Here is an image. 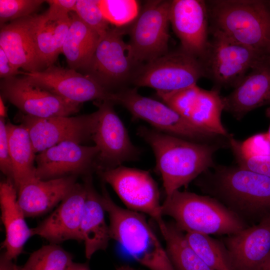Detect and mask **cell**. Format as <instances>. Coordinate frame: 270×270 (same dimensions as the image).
Masks as SVG:
<instances>
[{
  "label": "cell",
  "mask_w": 270,
  "mask_h": 270,
  "mask_svg": "<svg viewBox=\"0 0 270 270\" xmlns=\"http://www.w3.org/2000/svg\"><path fill=\"white\" fill-rule=\"evenodd\" d=\"M268 4H269V5H270V1L268 2Z\"/></svg>",
  "instance_id": "obj_46"
},
{
  "label": "cell",
  "mask_w": 270,
  "mask_h": 270,
  "mask_svg": "<svg viewBox=\"0 0 270 270\" xmlns=\"http://www.w3.org/2000/svg\"><path fill=\"white\" fill-rule=\"evenodd\" d=\"M0 116L5 118L7 116V110L3 100V98L0 96Z\"/></svg>",
  "instance_id": "obj_41"
},
{
  "label": "cell",
  "mask_w": 270,
  "mask_h": 270,
  "mask_svg": "<svg viewBox=\"0 0 270 270\" xmlns=\"http://www.w3.org/2000/svg\"><path fill=\"white\" fill-rule=\"evenodd\" d=\"M157 95L198 128L220 136H230L221 120L224 108L218 90H207L196 84L174 92Z\"/></svg>",
  "instance_id": "obj_14"
},
{
  "label": "cell",
  "mask_w": 270,
  "mask_h": 270,
  "mask_svg": "<svg viewBox=\"0 0 270 270\" xmlns=\"http://www.w3.org/2000/svg\"><path fill=\"white\" fill-rule=\"evenodd\" d=\"M266 116L270 118V106L268 107L266 110ZM266 136L267 138H268V140L270 142V126H269V128L268 130V131L266 132Z\"/></svg>",
  "instance_id": "obj_42"
},
{
  "label": "cell",
  "mask_w": 270,
  "mask_h": 270,
  "mask_svg": "<svg viewBox=\"0 0 270 270\" xmlns=\"http://www.w3.org/2000/svg\"><path fill=\"white\" fill-rule=\"evenodd\" d=\"M116 270H137L128 266H122L116 268Z\"/></svg>",
  "instance_id": "obj_44"
},
{
  "label": "cell",
  "mask_w": 270,
  "mask_h": 270,
  "mask_svg": "<svg viewBox=\"0 0 270 270\" xmlns=\"http://www.w3.org/2000/svg\"><path fill=\"white\" fill-rule=\"evenodd\" d=\"M209 20L206 1L171 0L170 22L180 42V48L200 60L209 45Z\"/></svg>",
  "instance_id": "obj_18"
},
{
  "label": "cell",
  "mask_w": 270,
  "mask_h": 270,
  "mask_svg": "<svg viewBox=\"0 0 270 270\" xmlns=\"http://www.w3.org/2000/svg\"><path fill=\"white\" fill-rule=\"evenodd\" d=\"M38 16L32 14L0 26V48L16 68L26 72L39 71L44 66L36 42Z\"/></svg>",
  "instance_id": "obj_21"
},
{
  "label": "cell",
  "mask_w": 270,
  "mask_h": 270,
  "mask_svg": "<svg viewBox=\"0 0 270 270\" xmlns=\"http://www.w3.org/2000/svg\"><path fill=\"white\" fill-rule=\"evenodd\" d=\"M99 5L106 20L117 28L134 21L139 14L135 0H99Z\"/></svg>",
  "instance_id": "obj_32"
},
{
  "label": "cell",
  "mask_w": 270,
  "mask_h": 270,
  "mask_svg": "<svg viewBox=\"0 0 270 270\" xmlns=\"http://www.w3.org/2000/svg\"><path fill=\"white\" fill-rule=\"evenodd\" d=\"M124 30L110 28L101 36L88 64L82 70L108 90H120L139 68L128 53V42L124 40ZM117 90V91H118Z\"/></svg>",
  "instance_id": "obj_11"
},
{
  "label": "cell",
  "mask_w": 270,
  "mask_h": 270,
  "mask_svg": "<svg viewBox=\"0 0 270 270\" xmlns=\"http://www.w3.org/2000/svg\"><path fill=\"white\" fill-rule=\"evenodd\" d=\"M221 241L232 270H262L270 254V214Z\"/></svg>",
  "instance_id": "obj_19"
},
{
  "label": "cell",
  "mask_w": 270,
  "mask_h": 270,
  "mask_svg": "<svg viewBox=\"0 0 270 270\" xmlns=\"http://www.w3.org/2000/svg\"><path fill=\"white\" fill-rule=\"evenodd\" d=\"M76 0H46L49 6L48 11L59 15H68L74 12Z\"/></svg>",
  "instance_id": "obj_37"
},
{
  "label": "cell",
  "mask_w": 270,
  "mask_h": 270,
  "mask_svg": "<svg viewBox=\"0 0 270 270\" xmlns=\"http://www.w3.org/2000/svg\"><path fill=\"white\" fill-rule=\"evenodd\" d=\"M210 31L264 56L270 46V6L261 0L206 1Z\"/></svg>",
  "instance_id": "obj_3"
},
{
  "label": "cell",
  "mask_w": 270,
  "mask_h": 270,
  "mask_svg": "<svg viewBox=\"0 0 270 270\" xmlns=\"http://www.w3.org/2000/svg\"><path fill=\"white\" fill-rule=\"evenodd\" d=\"M206 77L202 62L180 48L140 66L132 82L138 87L154 88L156 94L174 92L196 84Z\"/></svg>",
  "instance_id": "obj_6"
},
{
  "label": "cell",
  "mask_w": 270,
  "mask_h": 270,
  "mask_svg": "<svg viewBox=\"0 0 270 270\" xmlns=\"http://www.w3.org/2000/svg\"><path fill=\"white\" fill-rule=\"evenodd\" d=\"M70 24L62 53L70 68L84 69L89 63L101 36L85 24L74 12H70Z\"/></svg>",
  "instance_id": "obj_28"
},
{
  "label": "cell",
  "mask_w": 270,
  "mask_h": 270,
  "mask_svg": "<svg viewBox=\"0 0 270 270\" xmlns=\"http://www.w3.org/2000/svg\"><path fill=\"white\" fill-rule=\"evenodd\" d=\"M164 215L172 217L182 232L230 235L248 226L216 198L179 190L166 197Z\"/></svg>",
  "instance_id": "obj_5"
},
{
  "label": "cell",
  "mask_w": 270,
  "mask_h": 270,
  "mask_svg": "<svg viewBox=\"0 0 270 270\" xmlns=\"http://www.w3.org/2000/svg\"><path fill=\"white\" fill-rule=\"evenodd\" d=\"M102 200L114 239L138 262L150 270H175L166 249L142 213L122 208L103 186Z\"/></svg>",
  "instance_id": "obj_4"
},
{
  "label": "cell",
  "mask_w": 270,
  "mask_h": 270,
  "mask_svg": "<svg viewBox=\"0 0 270 270\" xmlns=\"http://www.w3.org/2000/svg\"><path fill=\"white\" fill-rule=\"evenodd\" d=\"M185 236L196 252L212 270H232L226 248L221 240L195 232H186Z\"/></svg>",
  "instance_id": "obj_30"
},
{
  "label": "cell",
  "mask_w": 270,
  "mask_h": 270,
  "mask_svg": "<svg viewBox=\"0 0 270 270\" xmlns=\"http://www.w3.org/2000/svg\"><path fill=\"white\" fill-rule=\"evenodd\" d=\"M210 33L212 38L200 60L206 77L214 84V88H234L264 56L219 32Z\"/></svg>",
  "instance_id": "obj_8"
},
{
  "label": "cell",
  "mask_w": 270,
  "mask_h": 270,
  "mask_svg": "<svg viewBox=\"0 0 270 270\" xmlns=\"http://www.w3.org/2000/svg\"><path fill=\"white\" fill-rule=\"evenodd\" d=\"M2 98L23 114L39 118L70 116L78 112L80 104L67 100L24 76L2 79Z\"/></svg>",
  "instance_id": "obj_15"
},
{
  "label": "cell",
  "mask_w": 270,
  "mask_h": 270,
  "mask_svg": "<svg viewBox=\"0 0 270 270\" xmlns=\"http://www.w3.org/2000/svg\"><path fill=\"white\" fill-rule=\"evenodd\" d=\"M35 83L70 102L82 104L89 100L113 102L114 92L102 86L87 74L71 68L51 65L44 70L21 74Z\"/></svg>",
  "instance_id": "obj_16"
},
{
  "label": "cell",
  "mask_w": 270,
  "mask_h": 270,
  "mask_svg": "<svg viewBox=\"0 0 270 270\" xmlns=\"http://www.w3.org/2000/svg\"><path fill=\"white\" fill-rule=\"evenodd\" d=\"M68 270H90L88 265L85 264L72 262Z\"/></svg>",
  "instance_id": "obj_40"
},
{
  "label": "cell",
  "mask_w": 270,
  "mask_h": 270,
  "mask_svg": "<svg viewBox=\"0 0 270 270\" xmlns=\"http://www.w3.org/2000/svg\"><path fill=\"white\" fill-rule=\"evenodd\" d=\"M22 72L10 61L4 50L0 48V76L2 79L16 76Z\"/></svg>",
  "instance_id": "obj_38"
},
{
  "label": "cell",
  "mask_w": 270,
  "mask_h": 270,
  "mask_svg": "<svg viewBox=\"0 0 270 270\" xmlns=\"http://www.w3.org/2000/svg\"><path fill=\"white\" fill-rule=\"evenodd\" d=\"M98 113L74 116L36 118L19 114L16 119L28 130L35 152H40L65 141L81 144L92 140Z\"/></svg>",
  "instance_id": "obj_13"
},
{
  "label": "cell",
  "mask_w": 270,
  "mask_h": 270,
  "mask_svg": "<svg viewBox=\"0 0 270 270\" xmlns=\"http://www.w3.org/2000/svg\"><path fill=\"white\" fill-rule=\"evenodd\" d=\"M99 150L96 146H85L65 141L36 155V176L48 180L80 174H91L96 170Z\"/></svg>",
  "instance_id": "obj_17"
},
{
  "label": "cell",
  "mask_w": 270,
  "mask_h": 270,
  "mask_svg": "<svg viewBox=\"0 0 270 270\" xmlns=\"http://www.w3.org/2000/svg\"><path fill=\"white\" fill-rule=\"evenodd\" d=\"M113 102L126 108L134 118L144 120L166 134L205 143L220 137L194 126L165 103L140 95L136 88L114 92Z\"/></svg>",
  "instance_id": "obj_7"
},
{
  "label": "cell",
  "mask_w": 270,
  "mask_h": 270,
  "mask_svg": "<svg viewBox=\"0 0 270 270\" xmlns=\"http://www.w3.org/2000/svg\"><path fill=\"white\" fill-rule=\"evenodd\" d=\"M0 208L6 233L2 247L8 258L16 260L22 252L25 244L32 234L18 204L17 190L8 180L0 184Z\"/></svg>",
  "instance_id": "obj_24"
},
{
  "label": "cell",
  "mask_w": 270,
  "mask_h": 270,
  "mask_svg": "<svg viewBox=\"0 0 270 270\" xmlns=\"http://www.w3.org/2000/svg\"><path fill=\"white\" fill-rule=\"evenodd\" d=\"M4 118H0V168L2 172L12 182L13 168L8 144Z\"/></svg>",
  "instance_id": "obj_36"
},
{
  "label": "cell",
  "mask_w": 270,
  "mask_h": 270,
  "mask_svg": "<svg viewBox=\"0 0 270 270\" xmlns=\"http://www.w3.org/2000/svg\"><path fill=\"white\" fill-rule=\"evenodd\" d=\"M74 12L85 24L100 36L110 29L109 23L100 8L99 0H78Z\"/></svg>",
  "instance_id": "obj_33"
},
{
  "label": "cell",
  "mask_w": 270,
  "mask_h": 270,
  "mask_svg": "<svg viewBox=\"0 0 270 270\" xmlns=\"http://www.w3.org/2000/svg\"><path fill=\"white\" fill-rule=\"evenodd\" d=\"M92 180L91 174L86 176L84 178L86 194L80 227L88 259L96 252L105 250L111 239L109 224L105 218L102 196L95 190Z\"/></svg>",
  "instance_id": "obj_25"
},
{
  "label": "cell",
  "mask_w": 270,
  "mask_h": 270,
  "mask_svg": "<svg viewBox=\"0 0 270 270\" xmlns=\"http://www.w3.org/2000/svg\"><path fill=\"white\" fill-rule=\"evenodd\" d=\"M97 124L92 140L99 150L96 161V172L115 168L125 162L135 161L140 150L132 143L123 122L108 100H97Z\"/></svg>",
  "instance_id": "obj_12"
},
{
  "label": "cell",
  "mask_w": 270,
  "mask_h": 270,
  "mask_svg": "<svg viewBox=\"0 0 270 270\" xmlns=\"http://www.w3.org/2000/svg\"><path fill=\"white\" fill-rule=\"evenodd\" d=\"M13 168L12 183L18 190L36 176V152L28 130L22 124H6Z\"/></svg>",
  "instance_id": "obj_27"
},
{
  "label": "cell",
  "mask_w": 270,
  "mask_h": 270,
  "mask_svg": "<svg viewBox=\"0 0 270 270\" xmlns=\"http://www.w3.org/2000/svg\"><path fill=\"white\" fill-rule=\"evenodd\" d=\"M46 0H0V26L30 15Z\"/></svg>",
  "instance_id": "obj_34"
},
{
  "label": "cell",
  "mask_w": 270,
  "mask_h": 270,
  "mask_svg": "<svg viewBox=\"0 0 270 270\" xmlns=\"http://www.w3.org/2000/svg\"><path fill=\"white\" fill-rule=\"evenodd\" d=\"M70 14L59 15L46 10L39 14L35 37L38 54L44 66L52 65L62 53L70 24Z\"/></svg>",
  "instance_id": "obj_26"
},
{
  "label": "cell",
  "mask_w": 270,
  "mask_h": 270,
  "mask_svg": "<svg viewBox=\"0 0 270 270\" xmlns=\"http://www.w3.org/2000/svg\"><path fill=\"white\" fill-rule=\"evenodd\" d=\"M97 172L112 187L126 208L150 216L162 234H164L166 222L163 218L159 189L148 171L122 165Z\"/></svg>",
  "instance_id": "obj_9"
},
{
  "label": "cell",
  "mask_w": 270,
  "mask_h": 270,
  "mask_svg": "<svg viewBox=\"0 0 270 270\" xmlns=\"http://www.w3.org/2000/svg\"><path fill=\"white\" fill-rule=\"evenodd\" d=\"M73 256L58 244L43 246L32 252L25 264L15 270H68Z\"/></svg>",
  "instance_id": "obj_31"
},
{
  "label": "cell",
  "mask_w": 270,
  "mask_h": 270,
  "mask_svg": "<svg viewBox=\"0 0 270 270\" xmlns=\"http://www.w3.org/2000/svg\"><path fill=\"white\" fill-rule=\"evenodd\" d=\"M137 134L151 147L156 160L166 196L214 166V156L218 145L184 139L140 126Z\"/></svg>",
  "instance_id": "obj_2"
},
{
  "label": "cell",
  "mask_w": 270,
  "mask_h": 270,
  "mask_svg": "<svg viewBox=\"0 0 270 270\" xmlns=\"http://www.w3.org/2000/svg\"><path fill=\"white\" fill-rule=\"evenodd\" d=\"M233 154L239 166L270 178V153L252 156Z\"/></svg>",
  "instance_id": "obj_35"
},
{
  "label": "cell",
  "mask_w": 270,
  "mask_h": 270,
  "mask_svg": "<svg viewBox=\"0 0 270 270\" xmlns=\"http://www.w3.org/2000/svg\"><path fill=\"white\" fill-rule=\"evenodd\" d=\"M171 0H148L134 20L128 42V53L138 67L168 51Z\"/></svg>",
  "instance_id": "obj_10"
},
{
  "label": "cell",
  "mask_w": 270,
  "mask_h": 270,
  "mask_svg": "<svg viewBox=\"0 0 270 270\" xmlns=\"http://www.w3.org/2000/svg\"><path fill=\"white\" fill-rule=\"evenodd\" d=\"M16 265L3 252L0 258V270H15Z\"/></svg>",
  "instance_id": "obj_39"
},
{
  "label": "cell",
  "mask_w": 270,
  "mask_h": 270,
  "mask_svg": "<svg viewBox=\"0 0 270 270\" xmlns=\"http://www.w3.org/2000/svg\"><path fill=\"white\" fill-rule=\"evenodd\" d=\"M86 194L84 184L76 182L54 212L31 228L32 236L54 244L68 240L82 242L80 227Z\"/></svg>",
  "instance_id": "obj_20"
},
{
  "label": "cell",
  "mask_w": 270,
  "mask_h": 270,
  "mask_svg": "<svg viewBox=\"0 0 270 270\" xmlns=\"http://www.w3.org/2000/svg\"><path fill=\"white\" fill-rule=\"evenodd\" d=\"M76 176L42 180L36 178L17 190L18 201L26 217L44 214L60 204L71 191Z\"/></svg>",
  "instance_id": "obj_23"
},
{
  "label": "cell",
  "mask_w": 270,
  "mask_h": 270,
  "mask_svg": "<svg viewBox=\"0 0 270 270\" xmlns=\"http://www.w3.org/2000/svg\"><path fill=\"white\" fill-rule=\"evenodd\" d=\"M162 236L166 242V250L175 270H214L196 252L184 232L174 222H166Z\"/></svg>",
  "instance_id": "obj_29"
},
{
  "label": "cell",
  "mask_w": 270,
  "mask_h": 270,
  "mask_svg": "<svg viewBox=\"0 0 270 270\" xmlns=\"http://www.w3.org/2000/svg\"><path fill=\"white\" fill-rule=\"evenodd\" d=\"M222 100L224 110L238 120L255 108L270 104V62L264 56Z\"/></svg>",
  "instance_id": "obj_22"
},
{
  "label": "cell",
  "mask_w": 270,
  "mask_h": 270,
  "mask_svg": "<svg viewBox=\"0 0 270 270\" xmlns=\"http://www.w3.org/2000/svg\"><path fill=\"white\" fill-rule=\"evenodd\" d=\"M262 270H270V254L268 260L262 266Z\"/></svg>",
  "instance_id": "obj_43"
},
{
  "label": "cell",
  "mask_w": 270,
  "mask_h": 270,
  "mask_svg": "<svg viewBox=\"0 0 270 270\" xmlns=\"http://www.w3.org/2000/svg\"><path fill=\"white\" fill-rule=\"evenodd\" d=\"M196 184L250 226L270 214V178L236 166H214Z\"/></svg>",
  "instance_id": "obj_1"
},
{
  "label": "cell",
  "mask_w": 270,
  "mask_h": 270,
  "mask_svg": "<svg viewBox=\"0 0 270 270\" xmlns=\"http://www.w3.org/2000/svg\"><path fill=\"white\" fill-rule=\"evenodd\" d=\"M264 56L270 62V46L264 55Z\"/></svg>",
  "instance_id": "obj_45"
}]
</instances>
